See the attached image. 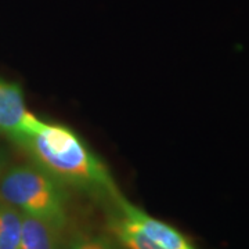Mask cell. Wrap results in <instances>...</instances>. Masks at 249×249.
<instances>
[{
	"label": "cell",
	"mask_w": 249,
	"mask_h": 249,
	"mask_svg": "<svg viewBox=\"0 0 249 249\" xmlns=\"http://www.w3.org/2000/svg\"><path fill=\"white\" fill-rule=\"evenodd\" d=\"M6 166H7V155L0 148V175L3 173V170L6 169Z\"/></svg>",
	"instance_id": "9"
},
{
	"label": "cell",
	"mask_w": 249,
	"mask_h": 249,
	"mask_svg": "<svg viewBox=\"0 0 249 249\" xmlns=\"http://www.w3.org/2000/svg\"><path fill=\"white\" fill-rule=\"evenodd\" d=\"M0 199L64 229L68 220L67 190L35 163H21L0 175Z\"/></svg>",
	"instance_id": "2"
},
{
	"label": "cell",
	"mask_w": 249,
	"mask_h": 249,
	"mask_svg": "<svg viewBox=\"0 0 249 249\" xmlns=\"http://www.w3.org/2000/svg\"><path fill=\"white\" fill-rule=\"evenodd\" d=\"M22 212L0 199V249H21Z\"/></svg>",
	"instance_id": "7"
},
{
	"label": "cell",
	"mask_w": 249,
	"mask_h": 249,
	"mask_svg": "<svg viewBox=\"0 0 249 249\" xmlns=\"http://www.w3.org/2000/svg\"><path fill=\"white\" fill-rule=\"evenodd\" d=\"M14 142L24 148L32 163L64 187L111 202L122 196L104 160L70 126L31 114Z\"/></svg>",
	"instance_id": "1"
},
{
	"label": "cell",
	"mask_w": 249,
	"mask_h": 249,
	"mask_svg": "<svg viewBox=\"0 0 249 249\" xmlns=\"http://www.w3.org/2000/svg\"><path fill=\"white\" fill-rule=\"evenodd\" d=\"M108 230L122 249H163L116 206L108 216Z\"/></svg>",
	"instance_id": "6"
},
{
	"label": "cell",
	"mask_w": 249,
	"mask_h": 249,
	"mask_svg": "<svg viewBox=\"0 0 249 249\" xmlns=\"http://www.w3.org/2000/svg\"><path fill=\"white\" fill-rule=\"evenodd\" d=\"M62 249H122L114 237L90 231H78L64 244Z\"/></svg>",
	"instance_id": "8"
},
{
	"label": "cell",
	"mask_w": 249,
	"mask_h": 249,
	"mask_svg": "<svg viewBox=\"0 0 249 249\" xmlns=\"http://www.w3.org/2000/svg\"><path fill=\"white\" fill-rule=\"evenodd\" d=\"M61 231L53 223L22 213L21 249H62Z\"/></svg>",
	"instance_id": "5"
},
{
	"label": "cell",
	"mask_w": 249,
	"mask_h": 249,
	"mask_svg": "<svg viewBox=\"0 0 249 249\" xmlns=\"http://www.w3.org/2000/svg\"><path fill=\"white\" fill-rule=\"evenodd\" d=\"M112 204L163 249H196L184 234L168 223L152 217L151 214L129 202L124 196H119Z\"/></svg>",
	"instance_id": "3"
},
{
	"label": "cell",
	"mask_w": 249,
	"mask_h": 249,
	"mask_svg": "<svg viewBox=\"0 0 249 249\" xmlns=\"http://www.w3.org/2000/svg\"><path fill=\"white\" fill-rule=\"evenodd\" d=\"M31 114L21 86L0 78V133L14 140L22 132Z\"/></svg>",
	"instance_id": "4"
}]
</instances>
